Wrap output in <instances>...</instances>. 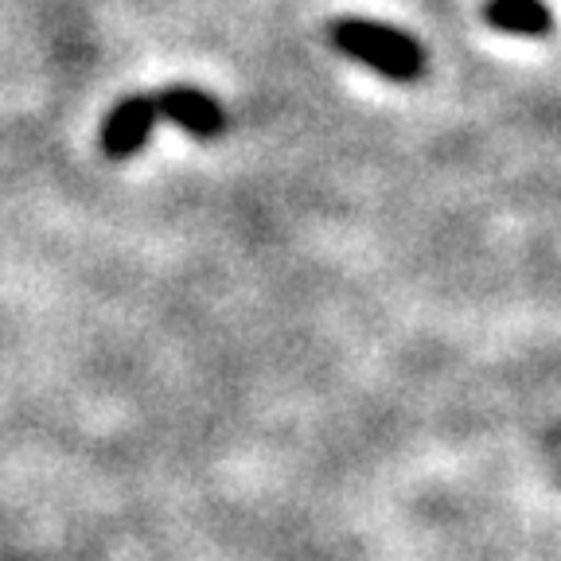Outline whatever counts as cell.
<instances>
[{"label":"cell","instance_id":"1","mask_svg":"<svg viewBox=\"0 0 561 561\" xmlns=\"http://www.w3.org/2000/svg\"><path fill=\"white\" fill-rule=\"evenodd\" d=\"M328 39L340 55L363 62L367 70L382 75L390 82H417L430 70V55L413 39L410 32L382 20L363 16H340L328 24Z\"/></svg>","mask_w":561,"mask_h":561},{"label":"cell","instance_id":"3","mask_svg":"<svg viewBox=\"0 0 561 561\" xmlns=\"http://www.w3.org/2000/svg\"><path fill=\"white\" fill-rule=\"evenodd\" d=\"M160 102V117L175 125V129H184L187 137L195 140H219L227 133V110L222 102L207 94L199 87H164L157 94Z\"/></svg>","mask_w":561,"mask_h":561},{"label":"cell","instance_id":"4","mask_svg":"<svg viewBox=\"0 0 561 561\" xmlns=\"http://www.w3.org/2000/svg\"><path fill=\"white\" fill-rule=\"evenodd\" d=\"M483 24L518 39H546L553 32V12L546 0H483Z\"/></svg>","mask_w":561,"mask_h":561},{"label":"cell","instance_id":"2","mask_svg":"<svg viewBox=\"0 0 561 561\" xmlns=\"http://www.w3.org/2000/svg\"><path fill=\"white\" fill-rule=\"evenodd\" d=\"M160 122V102L157 94H133L105 114L102 133H98V149L110 160H125L149 140V133Z\"/></svg>","mask_w":561,"mask_h":561}]
</instances>
